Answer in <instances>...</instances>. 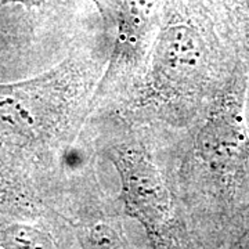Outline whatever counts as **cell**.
<instances>
[{
  "instance_id": "277c9868",
  "label": "cell",
  "mask_w": 249,
  "mask_h": 249,
  "mask_svg": "<svg viewBox=\"0 0 249 249\" xmlns=\"http://www.w3.org/2000/svg\"><path fill=\"white\" fill-rule=\"evenodd\" d=\"M86 124L119 176L126 213L142 224L155 248H181L176 196L151 142L115 115L93 116Z\"/></svg>"
},
{
  "instance_id": "30bf717a",
  "label": "cell",
  "mask_w": 249,
  "mask_h": 249,
  "mask_svg": "<svg viewBox=\"0 0 249 249\" xmlns=\"http://www.w3.org/2000/svg\"><path fill=\"white\" fill-rule=\"evenodd\" d=\"M248 100H249V91H248Z\"/></svg>"
},
{
  "instance_id": "5b68a950",
  "label": "cell",
  "mask_w": 249,
  "mask_h": 249,
  "mask_svg": "<svg viewBox=\"0 0 249 249\" xmlns=\"http://www.w3.org/2000/svg\"><path fill=\"white\" fill-rule=\"evenodd\" d=\"M166 0H115L104 28L109 31L106 70L91 98L89 118L114 112L139 86L151 55Z\"/></svg>"
},
{
  "instance_id": "6da1fadb",
  "label": "cell",
  "mask_w": 249,
  "mask_h": 249,
  "mask_svg": "<svg viewBox=\"0 0 249 249\" xmlns=\"http://www.w3.org/2000/svg\"><path fill=\"white\" fill-rule=\"evenodd\" d=\"M238 72L208 0H166L142 80L109 115L160 145L196 124Z\"/></svg>"
},
{
  "instance_id": "7a4b0ae2",
  "label": "cell",
  "mask_w": 249,
  "mask_h": 249,
  "mask_svg": "<svg viewBox=\"0 0 249 249\" xmlns=\"http://www.w3.org/2000/svg\"><path fill=\"white\" fill-rule=\"evenodd\" d=\"M249 75L238 72L191 127L152 147L196 208L219 226L249 209Z\"/></svg>"
},
{
  "instance_id": "3957f363",
  "label": "cell",
  "mask_w": 249,
  "mask_h": 249,
  "mask_svg": "<svg viewBox=\"0 0 249 249\" xmlns=\"http://www.w3.org/2000/svg\"><path fill=\"white\" fill-rule=\"evenodd\" d=\"M109 32L104 28L50 71L0 85V142L11 151L58 163L78 140L106 70Z\"/></svg>"
},
{
  "instance_id": "ba28073f",
  "label": "cell",
  "mask_w": 249,
  "mask_h": 249,
  "mask_svg": "<svg viewBox=\"0 0 249 249\" xmlns=\"http://www.w3.org/2000/svg\"><path fill=\"white\" fill-rule=\"evenodd\" d=\"M45 1L46 0H1V3H4V4L13 3V4H21V6H24V7H35V6H40V4L45 3ZM90 1H93L94 6L97 7L98 13H100V16L103 18V21H107L108 14H109L111 7H112V4H114L115 0H90Z\"/></svg>"
},
{
  "instance_id": "52a82bcc",
  "label": "cell",
  "mask_w": 249,
  "mask_h": 249,
  "mask_svg": "<svg viewBox=\"0 0 249 249\" xmlns=\"http://www.w3.org/2000/svg\"><path fill=\"white\" fill-rule=\"evenodd\" d=\"M83 235L88 249H130L124 234L106 220L90 223Z\"/></svg>"
},
{
  "instance_id": "9c48e42d",
  "label": "cell",
  "mask_w": 249,
  "mask_h": 249,
  "mask_svg": "<svg viewBox=\"0 0 249 249\" xmlns=\"http://www.w3.org/2000/svg\"><path fill=\"white\" fill-rule=\"evenodd\" d=\"M222 249H249V245L247 244H242V242H234L230 245H226Z\"/></svg>"
},
{
  "instance_id": "8992f818",
  "label": "cell",
  "mask_w": 249,
  "mask_h": 249,
  "mask_svg": "<svg viewBox=\"0 0 249 249\" xmlns=\"http://www.w3.org/2000/svg\"><path fill=\"white\" fill-rule=\"evenodd\" d=\"M216 25L249 75V0H208Z\"/></svg>"
}]
</instances>
